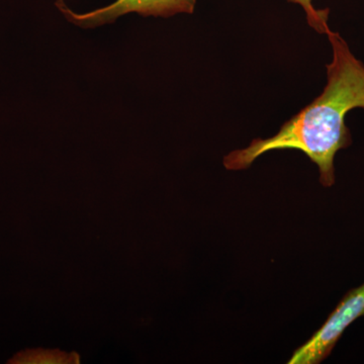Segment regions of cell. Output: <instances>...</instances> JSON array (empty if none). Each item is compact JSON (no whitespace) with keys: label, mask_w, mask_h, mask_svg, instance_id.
<instances>
[{"label":"cell","mask_w":364,"mask_h":364,"mask_svg":"<svg viewBox=\"0 0 364 364\" xmlns=\"http://www.w3.org/2000/svg\"><path fill=\"white\" fill-rule=\"evenodd\" d=\"M196 0H117L109 6L87 14H76L70 11L64 2H57V6L69 21L83 28L112 23L119 16L136 13L143 16L169 18L177 14H193Z\"/></svg>","instance_id":"3957f363"},{"label":"cell","mask_w":364,"mask_h":364,"mask_svg":"<svg viewBox=\"0 0 364 364\" xmlns=\"http://www.w3.org/2000/svg\"><path fill=\"white\" fill-rule=\"evenodd\" d=\"M332 61L327 65V85L317 98L282 124L279 133L255 139L245 149L235 150L224 159L229 170L248 168L261 155L275 150H299L315 163L320 182L335 183L334 159L338 151L351 145L347 114L364 109V65L354 56L339 33H328Z\"/></svg>","instance_id":"6da1fadb"},{"label":"cell","mask_w":364,"mask_h":364,"mask_svg":"<svg viewBox=\"0 0 364 364\" xmlns=\"http://www.w3.org/2000/svg\"><path fill=\"white\" fill-rule=\"evenodd\" d=\"M287 1L293 2V4L303 7L306 14V21L314 30L320 33H325V35L331 32L328 26V14H329L328 9H325V11L316 9L313 6L312 0H287Z\"/></svg>","instance_id":"277c9868"},{"label":"cell","mask_w":364,"mask_h":364,"mask_svg":"<svg viewBox=\"0 0 364 364\" xmlns=\"http://www.w3.org/2000/svg\"><path fill=\"white\" fill-rule=\"evenodd\" d=\"M364 316V284L345 294L324 325L294 351L289 364H318L331 353L345 330Z\"/></svg>","instance_id":"7a4b0ae2"}]
</instances>
